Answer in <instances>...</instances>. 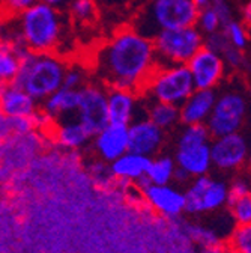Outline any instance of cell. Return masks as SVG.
Listing matches in <instances>:
<instances>
[{"label":"cell","instance_id":"obj_11","mask_svg":"<svg viewBox=\"0 0 251 253\" xmlns=\"http://www.w3.org/2000/svg\"><path fill=\"white\" fill-rule=\"evenodd\" d=\"M248 155V145L241 133H233L211 140L212 166L221 170H235L244 166Z\"/></svg>","mask_w":251,"mask_h":253},{"label":"cell","instance_id":"obj_37","mask_svg":"<svg viewBox=\"0 0 251 253\" xmlns=\"http://www.w3.org/2000/svg\"><path fill=\"white\" fill-rule=\"evenodd\" d=\"M202 253H230L227 249L219 247V246H212V247H205Z\"/></svg>","mask_w":251,"mask_h":253},{"label":"cell","instance_id":"obj_25","mask_svg":"<svg viewBox=\"0 0 251 253\" xmlns=\"http://www.w3.org/2000/svg\"><path fill=\"white\" fill-rule=\"evenodd\" d=\"M68 18L80 26H89L98 18V3L97 0H71L68 3Z\"/></svg>","mask_w":251,"mask_h":253},{"label":"cell","instance_id":"obj_12","mask_svg":"<svg viewBox=\"0 0 251 253\" xmlns=\"http://www.w3.org/2000/svg\"><path fill=\"white\" fill-rule=\"evenodd\" d=\"M142 190L147 204L164 217L173 218L185 211V193L170 184L155 185L147 182Z\"/></svg>","mask_w":251,"mask_h":253},{"label":"cell","instance_id":"obj_28","mask_svg":"<svg viewBox=\"0 0 251 253\" xmlns=\"http://www.w3.org/2000/svg\"><path fill=\"white\" fill-rule=\"evenodd\" d=\"M196 27L206 37V35L215 34V32L221 29V23H219V18L215 14V11L211 6H206L203 9H199Z\"/></svg>","mask_w":251,"mask_h":253},{"label":"cell","instance_id":"obj_14","mask_svg":"<svg viewBox=\"0 0 251 253\" xmlns=\"http://www.w3.org/2000/svg\"><path fill=\"white\" fill-rule=\"evenodd\" d=\"M173 160L176 168L185 172L190 179L208 175L212 166L211 142L200 145H178Z\"/></svg>","mask_w":251,"mask_h":253},{"label":"cell","instance_id":"obj_38","mask_svg":"<svg viewBox=\"0 0 251 253\" xmlns=\"http://www.w3.org/2000/svg\"><path fill=\"white\" fill-rule=\"evenodd\" d=\"M193 2H194V5H196L199 9H203V8H206V6L211 5L212 0H193Z\"/></svg>","mask_w":251,"mask_h":253},{"label":"cell","instance_id":"obj_24","mask_svg":"<svg viewBox=\"0 0 251 253\" xmlns=\"http://www.w3.org/2000/svg\"><path fill=\"white\" fill-rule=\"evenodd\" d=\"M175 169H176V165L172 157H167V155L158 157V158H155V160H150L146 179L155 185L170 184L175 176Z\"/></svg>","mask_w":251,"mask_h":253},{"label":"cell","instance_id":"obj_15","mask_svg":"<svg viewBox=\"0 0 251 253\" xmlns=\"http://www.w3.org/2000/svg\"><path fill=\"white\" fill-rule=\"evenodd\" d=\"M97 154L104 162H114L116 158L128 152V125L107 124L104 128L93 136Z\"/></svg>","mask_w":251,"mask_h":253},{"label":"cell","instance_id":"obj_17","mask_svg":"<svg viewBox=\"0 0 251 253\" xmlns=\"http://www.w3.org/2000/svg\"><path fill=\"white\" fill-rule=\"evenodd\" d=\"M215 100L216 92L214 89H194L190 97L179 106V122L183 125L206 124Z\"/></svg>","mask_w":251,"mask_h":253},{"label":"cell","instance_id":"obj_29","mask_svg":"<svg viewBox=\"0 0 251 253\" xmlns=\"http://www.w3.org/2000/svg\"><path fill=\"white\" fill-rule=\"evenodd\" d=\"M232 215L238 225H250L251 223V198L245 196L241 199L229 201Z\"/></svg>","mask_w":251,"mask_h":253},{"label":"cell","instance_id":"obj_34","mask_svg":"<svg viewBox=\"0 0 251 253\" xmlns=\"http://www.w3.org/2000/svg\"><path fill=\"white\" fill-rule=\"evenodd\" d=\"M209 6H211V8L215 11V14L218 15L219 23H221V27H223L224 24H227L229 21L235 20V18H233V9H232V6H230V3L227 2V0H212Z\"/></svg>","mask_w":251,"mask_h":253},{"label":"cell","instance_id":"obj_9","mask_svg":"<svg viewBox=\"0 0 251 253\" xmlns=\"http://www.w3.org/2000/svg\"><path fill=\"white\" fill-rule=\"evenodd\" d=\"M77 121L84 126L90 137L98 134L108 124L106 86L98 83H86L80 87Z\"/></svg>","mask_w":251,"mask_h":253},{"label":"cell","instance_id":"obj_31","mask_svg":"<svg viewBox=\"0 0 251 253\" xmlns=\"http://www.w3.org/2000/svg\"><path fill=\"white\" fill-rule=\"evenodd\" d=\"M221 57L226 63V68H232V70H241L244 68V63L247 62L245 60V53L244 50H239L233 45H229L223 53H221Z\"/></svg>","mask_w":251,"mask_h":253},{"label":"cell","instance_id":"obj_30","mask_svg":"<svg viewBox=\"0 0 251 253\" xmlns=\"http://www.w3.org/2000/svg\"><path fill=\"white\" fill-rule=\"evenodd\" d=\"M86 84V76L84 70H81L77 65H68L65 76H64V83L62 87L65 89H80Z\"/></svg>","mask_w":251,"mask_h":253},{"label":"cell","instance_id":"obj_8","mask_svg":"<svg viewBox=\"0 0 251 253\" xmlns=\"http://www.w3.org/2000/svg\"><path fill=\"white\" fill-rule=\"evenodd\" d=\"M185 193V211L200 214L219 210L229 201V185L208 175L193 178Z\"/></svg>","mask_w":251,"mask_h":253},{"label":"cell","instance_id":"obj_20","mask_svg":"<svg viewBox=\"0 0 251 253\" xmlns=\"http://www.w3.org/2000/svg\"><path fill=\"white\" fill-rule=\"evenodd\" d=\"M29 51L17 44L8 42V41H0V86H5L9 83H14L21 59Z\"/></svg>","mask_w":251,"mask_h":253},{"label":"cell","instance_id":"obj_40","mask_svg":"<svg viewBox=\"0 0 251 253\" xmlns=\"http://www.w3.org/2000/svg\"><path fill=\"white\" fill-rule=\"evenodd\" d=\"M242 12L245 14V23H247V26H248V23H250V20H251V5L247 3V5H245V11L242 9Z\"/></svg>","mask_w":251,"mask_h":253},{"label":"cell","instance_id":"obj_6","mask_svg":"<svg viewBox=\"0 0 251 253\" xmlns=\"http://www.w3.org/2000/svg\"><path fill=\"white\" fill-rule=\"evenodd\" d=\"M194 89L196 87L186 65H156L140 95H147L155 103L179 107L194 92Z\"/></svg>","mask_w":251,"mask_h":253},{"label":"cell","instance_id":"obj_33","mask_svg":"<svg viewBox=\"0 0 251 253\" xmlns=\"http://www.w3.org/2000/svg\"><path fill=\"white\" fill-rule=\"evenodd\" d=\"M230 45V42L227 41L226 35L223 34V30L219 29L218 32H215V34H211V35H206L205 37V45L206 48L218 53L219 56H221V53Z\"/></svg>","mask_w":251,"mask_h":253},{"label":"cell","instance_id":"obj_2","mask_svg":"<svg viewBox=\"0 0 251 253\" xmlns=\"http://www.w3.org/2000/svg\"><path fill=\"white\" fill-rule=\"evenodd\" d=\"M3 41L24 47L30 53H56L68 38L70 18L62 9L35 3L17 17Z\"/></svg>","mask_w":251,"mask_h":253},{"label":"cell","instance_id":"obj_27","mask_svg":"<svg viewBox=\"0 0 251 253\" xmlns=\"http://www.w3.org/2000/svg\"><path fill=\"white\" fill-rule=\"evenodd\" d=\"M230 253H251V226L238 225L230 237Z\"/></svg>","mask_w":251,"mask_h":253},{"label":"cell","instance_id":"obj_23","mask_svg":"<svg viewBox=\"0 0 251 253\" xmlns=\"http://www.w3.org/2000/svg\"><path fill=\"white\" fill-rule=\"evenodd\" d=\"M146 118L164 131L172 128V126H175L179 122V107L152 101V104L147 109Z\"/></svg>","mask_w":251,"mask_h":253},{"label":"cell","instance_id":"obj_10","mask_svg":"<svg viewBox=\"0 0 251 253\" xmlns=\"http://www.w3.org/2000/svg\"><path fill=\"white\" fill-rule=\"evenodd\" d=\"M196 89H214L226 74V63L218 53L202 47L186 63Z\"/></svg>","mask_w":251,"mask_h":253},{"label":"cell","instance_id":"obj_32","mask_svg":"<svg viewBox=\"0 0 251 253\" xmlns=\"http://www.w3.org/2000/svg\"><path fill=\"white\" fill-rule=\"evenodd\" d=\"M38 2L39 0H0V5H2V9L8 15L17 17L21 12H24L26 9L32 8Z\"/></svg>","mask_w":251,"mask_h":253},{"label":"cell","instance_id":"obj_1","mask_svg":"<svg viewBox=\"0 0 251 253\" xmlns=\"http://www.w3.org/2000/svg\"><path fill=\"white\" fill-rule=\"evenodd\" d=\"M156 68V56L150 38L131 26L119 29L107 40L93 59V71L106 87H119L142 93Z\"/></svg>","mask_w":251,"mask_h":253},{"label":"cell","instance_id":"obj_26","mask_svg":"<svg viewBox=\"0 0 251 253\" xmlns=\"http://www.w3.org/2000/svg\"><path fill=\"white\" fill-rule=\"evenodd\" d=\"M221 30H223V34L226 35L227 41L230 42V45L245 51V48L248 45V40H250L248 38L247 24H244L241 21H236V20H232L227 24H224L221 27Z\"/></svg>","mask_w":251,"mask_h":253},{"label":"cell","instance_id":"obj_4","mask_svg":"<svg viewBox=\"0 0 251 253\" xmlns=\"http://www.w3.org/2000/svg\"><path fill=\"white\" fill-rule=\"evenodd\" d=\"M197 14L193 0H147L131 27L152 40L161 30L196 26Z\"/></svg>","mask_w":251,"mask_h":253},{"label":"cell","instance_id":"obj_35","mask_svg":"<svg viewBox=\"0 0 251 253\" xmlns=\"http://www.w3.org/2000/svg\"><path fill=\"white\" fill-rule=\"evenodd\" d=\"M250 196V187L245 179H236L230 187H229V201L241 199ZM227 201V202H229Z\"/></svg>","mask_w":251,"mask_h":253},{"label":"cell","instance_id":"obj_18","mask_svg":"<svg viewBox=\"0 0 251 253\" xmlns=\"http://www.w3.org/2000/svg\"><path fill=\"white\" fill-rule=\"evenodd\" d=\"M139 93L119 87H107L108 124L130 125L134 121Z\"/></svg>","mask_w":251,"mask_h":253},{"label":"cell","instance_id":"obj_21","mask_svg":"<svg viewBox=\"0 0 251 253\" xmlns=\"http://www.w3.org/2000/svg\"><path fill=\"white\" fill-rule=\"evenodd\" d=\"M80 103V89L60 87L44 100V112L54 118L62 115L77 113Z\"/></svg>","mask_w":251,"mask_h":253},{"label":"cell","instance_id":"obj_7","mask_svg":"<svg viewBox=\"0 0 251 253\" xmlns=\"http://www.w3.org/2000/svg\"><path fill=\"white\" fill-rule=\"evenodd\" d=\"M247 115V97L239 90L216 95L212 112L206 121V128L212 139L239 133Z\"/></svg>","mask_w":251,"mask_h":253},{"label":"cell","instance_id":"obj_3","mask_svg":"<svg viewBox=\"0 0 251 253\" xmlns=\"http://www.w3.org/2000/svg\"><path fill=\"white\" fill-rule=\"evenodd\" d=\"M68 63L56 53H27L20 63L14 84L23 89L36 103L48 98L62 87Z\"/></svg>","mask_w":251,"mask_h":253},{"label":"cell","instance_id":"obj_19","mask_svg":"<svg viewBox=\"0 0 251 253\" xmlns=\"http://www.w3.org/2000/svg\"><path fill=\"white\" fill-rule=\"evenodd\" d=\"M150 160V157H144L128 151L110 163V172L119 181L139 182L146 178Z\"/></svg>","mask_w":251,"mask_h":253},{"label":"cell","instance_id":"obj_5","mask_svg":"<svg viewBox=\"0 0 251 253\" xmlns=\"http://www.w3.org/2000/svg\"><path fill=\"white\" fill-rule=\"evenodd\" d=\"M152 44L158 67L186 65L205 45V35L196 26L161 30L152 38Z\"/></svg>","mask_w":251,"mask_h":253},{"label":"cell","instance_id":"obj_39","mask_svg":"<svg viewBox=\"0 0 251 253\" xmlns=\"http://www.w3.org/2000/svg\"><path fill=\"white\" fill-rule=\"evenodd\" d=\"M104 3V5H108V6H114V5H120L123 3L125 0H97V3Z\"/></svg>","mask_w":251,"mask_h":253},{"label":"cell","instance_id":"obj_16","mask_svg":"<svg viewBox=\"0 0 251 253\" xmlns=\"http://www.w3.org/2000/svg\"><path fill=\"white\" fill-rule=\"evenodd\" d=\"M38 103L14 83L0 86V115L6 118H35Z\"/></svg>","mask_w":251,"mask_h":253},{"label":"cell","instance_id":"obj_22","mask_svg":"<svg viewBox=\"0 0 251 253\" xmlns=\"http://www.w3.org/2000/svg\"><path fill=\"white\" fill-rule=\"evenodd\" d=\"M54 139L60 146L67 149H78L89 142L90 136L78 121H70L57 126Z\"/></svg>","mask_w":251,"mask_h":253},{"label":"cell","instance_id":"obj_13","mask_svg":"<svg viewBox=\"0 0 251 253\" xmlns=\"http://www.w3.org/2000/svg\"><path fill=\"white\" fill-rule=\"evenodd\" d=\"M164 140V131L147 118L136 119L128 125V151L144 157L158 152Z\"/></svg>","mask_w":251,"mask_h":253},{"label":"cell","instance_id":"obj_36","mask_svg":"<svg viewBox=\"0 0 251 253\" xmlns=\"http://www.w3.org/2000/svg\"><path fill=\"white\" fill-rule=\"evenodd\" d=\"M39 2L48 5V6L57 8V9H62V8L68 6V3L71 2V0H39Z\"/></svg>","mask_w":251,"mask_h":253}]
</instances>
